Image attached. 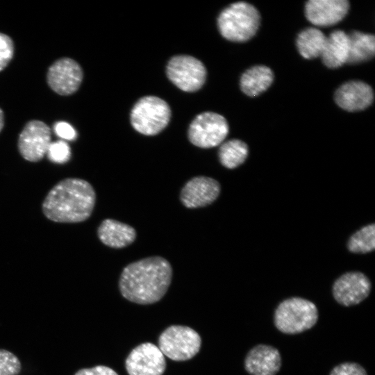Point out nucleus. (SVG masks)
<instances>
[{
    "instance_id": "27",
    "label": "nucleus",
    "mask_w": 375,
    "mask_h": 375,
    "mask_svg": "<svg viewBox=\"0 0 375 375\" xmlns=\"http://www.w3.org/2000/svg\"><path fill=\"white\" fill-rule=\"evenodd\" d=\"M329 375H367V374L360 364L347 362L333 367Z\"/></svg>"
},
{
    "instance_id": "7",
    "label": "nucleus",
    "mask_w": 375,
    "mask_h": 375,
    "mask_svg": "<svg viewBox=\"0 0 375 375\" xmlns=\"http://www.w3.org/2000/svg\"><path fill=\"white\" fill-rule=\"evenodd\" d=\"M228 133V124L221 115L205 112L198 115L190 124L188 136L196 147L208 149L220 144Z\"/></svg>"
},
{
    "instance_id": "13",
    "label": "nucleus",
    "mask_w": 375,
    "mask_h": 375,
    "mask_svg": "<svg viewBox=\"0 0 375 375\" xmlns=\"http://www.w3.org/2000/svg\"><path fill=\"white\" fill-rule=\"evenodd\" d=\"M220 191L221 186L217 180L205 176H195L182 188L180 200L188 208L206 207L217 199Z\"/></svg>"
},
{
    "instance_id": "1",
    "label": "nucleus",
    "mask_w": 375,
    "mask_h": 375,
    "mask_svg": "<svg viewBox=\"0 0 375 375\" xmlns=\"http://www.w3.org/2000/svg\"><path fill=\"white\" fill-rule=\"evenodd\" d=\"M170 262L161 256H150L124 267L119 280L123 297L131 302L147 305L159 301L172 279Z\"/></svg>"
},
{
    "instance_id": "15",
    "label": "nucleus",
    "mask_w": 375,
    "mask_h": 375,
    "mask_svg": "<svg viewBox=\"0 0 375 375\" xmlns=\"http://www.w3.org/2000/svg\"><path fill=\"white\" fill-rule=\"evenodd\" d=\"M281 367V356L273 346L258 344L247 353L244 368L251 375H276Z\"/></svg>"
},
{
    "instance_id": "24",
    "label": "nucleus",
    "mask_w": 375,
    "mask_h": 375,
    "mask_svg": "<svg viewBox=\"0 0 375 375\" xmlns=\"http://www.w3.org/2000/svg\"><path fill=\"white\" fill-rule=\"evenodd\" d=\"M21 367V362L14 353L0 349V375H17Z\"/></svg>"
},
{
    "instance_id": "23",
    "label": "nucleus",
    "mask_w": 375,
    "mask_h": 375,
    "mask_svg": "<svg viewBox=\"0 0 375 375\" xmlns=\"http://www.w3.org/2000/svg\"><path fill=\"white\" fill-rule=\"evenodd\" d=\"M347 247L355 253H367L375 249V226L369 224L361 228L349 238Z\"/></svg>"
},
{
    "instance_id": "16",
    "label": "nucleus",
    "mask_w": 375,
    "mask_h": 375,
    "mask_svg": "<svg viewBox=\"0 0 375 375\" xmlns=\"http://www.w3.org/2000/svg\"><path fill=\"white\" fill-rule=\"evenodd\" d=\"M374 99L372 88L362 81H351L342 85L335 92V103L342 109L355 112L369 107Z\"/></svg>"
},
{
    "instance_id": "11",
    "label": "nucleus",
    "mask_w": 375,
    "mask_h": 375,
    "mask_svg": "<svg viewBox=\"0 0 375 375\" xmlns=\"http://www.w3.org/2000/svg\"><path fill=\"white\" fill-rule=\"evenodd\" d=\"M128 375H162L166 361L158 347L145 342L135 347L125 360Z\"/></svg>"
},
{
    "instance_id": "9",
    "label": "nucleus",
    "mask_w": 375,
    "mask_h": 375,
    "mask_svg": "<svg viewBox=\"0 0 375 375\" xmlns=\"http://www.w3.org/2000/svg\"><path fill=\"white\" fill-rule=\"evenodd\" d=\"M50 128L40 120L29 121L21 131L18 149L22 156L31 162L40 160L51 142Z\"/></svg>"
},
{
    "instance_id": "12",
    "label": "nucleus",
    "mask_w": 375,
    "mask_h": 375,
    "mask_svg": "<svg viewBox=\"0 0 375 375\" xmlns=\"http://www.w3.org/2000/svg\"><path fill=\"white\" fill-rule=\"evenodd\" d=\"M372 284L360 272H350L340 276L333 285V296L342 306H351L364 301L369 294Z\"/></svg>"
},
{
    "instance_id": "29",
    "label": "nucleus",
    "mask_w": 375,
    "mask_h": 375,
    "mask_svg": "<svg viewBox=\"0 0 375 375\" xmlns=\"http://www.w3.org/2000/svg\"><path fill=\"white\" fill-rule=\"evenodd\" d=\"M74 375H118V374L109 367L97 365L91 368L81 369Z\"/></svg>"
},
{
    "instance_id": "19",
    "label": "nucleus",
    "mask_w": 375,
    "mask_h": 375,
    "mask_svg": "<svg viewBox=\"0 0 375 375\" xmlns=\"http://www.w3.org/2000/svg\"><path fill=\"white\" fill-rule=\"evenodd\" d=\"M274 74L270 68L264 65H257L247 69L240 78L242 91L249 97H256L272 85Z\"/></svg>"
},
{
    "instance_id": "21",
    "label": "nucleus",
    "mask_w": 375,
    "mask_h": 375,
    "mask_svg": "<svg viewBox=\"0 0 375 375\" xmlns=\"http://www.w3.org/2000/svg\"><path fill=\"white\" fill-rule=\"evenodd\" d=\"M326 40V37L319 29L310 27L299 33L297 47L304 58L313 59L321 56Z\"/></svg>"
},
{
    "instance_id": "10",
    "label": "nucleus",
    "mask_w": 375,
    "mask_h": 375,
    "mask_svg": "<svg viewBox=\"0 0 375 375\" xmlns=\"http://www.w3.org/2000/svg\"><path fill=\"white\" fill-rule=\"evenodd\" d=\"M83 78L80 65L69 58L56 60L49 68L47 81L50 88L56 93L67 96L79 88Z\"/></svg>"
},
{
    "instance_id": "8",
    "label": "nucleus",
    "mask_w": 375,
    "mask_h": 375,
    "mask_svg": "<svg viewBox=\"0 0 375 375\" xmlns=\"http://www.w3.org/2000/svg\"><path fill=\"white\" fill-rule=\"evenodd\" d=\"M166 74L173 84L188 92L199 90L206 78L204 65L199 60L188 55L173 56L167 65Z\"/></svg>"
},
{
    "instance_id": "6",
    "label": "nucleus",
    "mask_w": 375,
    "mask_h": 375,
    "mask_svg": "<svg viewBox=\"0 0 375 375\" xmlns=\"http://www.w3.org/2000/svg\"><path fill=\"white\" fill-rule=\"evenodd\" d=\"M158 342L163 355L174 361H185L199 353L201 338L190 327L172 325L160 335Z\"/></svg>"
},
{
    "instance_id": "14",
    "label": "nucleus",
    "mask_w": 375,
    "mask_h": 375,
    "mask_svg": "<svg viewBox=\"0 0 375 375\" xmlns=\"http://www.w3.org/2000/svg\"><path fill=\"white\" fill-rule=\"evenodd\" d=\"M347 0H310L305 6L307 19L317 26H329L340 22L347 14Z\"/></svg>"
},
{
    "instance_id": "17",
    "label": "nucleus",
    "mask_w": 375,
    "mask_h": 375,
    "mask_svg": "<svg viewBox=\"0 0 375 375\" xmlns=\"http://www.w3.org/2000/svg\"><path fill=\"white\" fill-rule=\"evenodd\" d=\"M97 235L103 244L114 249L130 245L137 236L133 226L113 219L102 221L98 228Z\"/></svg>"
},
{
    "instance_id": "22",
    "label": "nucleus",
    "mask_w": 375,
    "mask_h": 375,
    "mask_svg": "<svg viewBox=\"0 0 375 375\" xmlns=\"http://www.w3.org/2000/svg\"><path fill=\"white\" fill-rule=\"evenodd\" d=\"M248 153V146L245 142L240 140L233 139L221 144L218 156L219 162L224 167L234 169L245 161Z\"/></svg>"
},
{
    "instance_id": "20",
    "label": "nucleus",
    "mask_w": 375,
    "mask_h": 375,
    "mask_svg": "<svg viewBox=\"0 0 375 375\" xmlns=\"http://www.w3.org/2000/svg\"><path fill=\"white\" fill-rule=\"evenodd\" d=\"M349 51L347 63L358 64L372 59L375 53V38L374 35L360 31L348 34Z\"/></svg>"
},
{
    "instance_id": "30",
    "label": "nucleus",
    "mask_w": 375,
    "mask_h": 375,
    "mask_svg": "<svg viewBox=\"0 0 375 375\" xmlns=\"http://www.w3.org/2000/svg\"><path fill=\"white\" fill-rule=\"evenodd\" d=\"M4 124V115L3 110L0 108V132L1 131Z\"/></svg>"
},
{
    "instance_id": "18",
    "label": "nucleus",
    "mask_w": 375,
    "mask_h": 375,
    "mask_svg": "<svg viewBox=\"0 0 375 375\" xmlns=\"http://www.w3.org/2000/svg\"><path fill=\"white\" fill-rule=\"evenodd\" d=\"M349 51L348 34L341 30H335L326 37L325 45L321 54L323 63L328 68L335 69L347 62Z\"/></svg>"
},
{
    "instance_id": "3",
    "label": "nucleus",
    "mask_w": 375,
    "mask_h": 375,
    "mask_svg": "<svg viewBox=\"0 0 375 375\" xmlns=\"http://www.w3.org/2000/svg\"><path fill=\"white\" fill-rule=\"evenodd\" d=\"M260 15L251 4L239 1L224 9L217 18L221 35L226 40L243 42L253 38L258 30Z\"/></svg>"
},
{
    "instance_id": "28",
    "label": "nucleus",
    "mask_w": 375,
    "mask_h": 375,
    "mask_svg": "<svg viewBox=\"0 0 375 375\" xmlns=\"http://www.w3.org/2000/svg\"><path fill=\"white\" fill-rule=\"evenodd\" d=\"M55 133L60 138L67 140H74L77 133L74 127L66 122H58L53 125Z\"/></svg>"
},
{
    "instance_id": "26",
    "label": "nucleus",
    "mask_w": 375,
    "mask_h": 375,
    "mask_svg": "<svg viewBox=\"0 0 375 375\" xmlns=\"http://www.w3.org/2000/svg\"><path fill=\"white\" fill-rule=\"evenodd\" d=\"M14 55V43L12 38L0 33V72L4 69Z\"/></svg>"
},
{
    "instance_id": "2",
    "label": "nucleus",
    "mask_w": 375,
    "mask_h": 375,
    "mask_svg": "<svg viewBox=\"0 0 375 375\" xmlns=\"http://www.w3.org/2000/svg\"><path fill=\"white\" fill-rule=\"evenodd\" d=\"M96 193L88 181L67 178L58 183L47 194L42 211L49 219L61 223L81 222L92 213Z\"/></svg>"
},
{
    "instance_id": "4",
    "label": "nucleus",
    "mask_w": 375,
    "mask_h": 375,
    "mask_svg": "<svg viewBox=\"0 0 375 375\" xmlns=\"http://www.w3.org/2000/svg\"><path fill=\"white\" fill-rule=\"evenodd\" d=\"M318 318V309L313 302L294 297L278 304L274 312V322L279 331L292 335L310 329Z\"/></svg>"
},
{
    "instance_id": "5",
    "label": "nucleus",
    "mask_w": 375,
    "mask_h": 375,
    "mask_svg": "<svg viewBox=\"0 0 375 375\" xmlns=\"http://www.w3.org/2000/svg\"><path fill=\"white\" fill-rule=\"evenodd\" d=\"M171 110L168 103L156 96L140 98L131 112V123L135 131L145 135H155L169 124Z\"/></svg>"
},
{
    "instance_id": "25",
    "label": "nucleus",
    "mask_w": 375,
    "mask_h": 375,
    "mask_svg": "<svg viewBox=\"0 0 375 375\" xmlns=\"http://www.w3.org/2000/svg\"><path fill=\"white\" fill-rule=\"evenodd\" d=\"M47 155L48 158L56 163H65L71 156V150L69 144L63 140L51 142Z\"/></svg>"
}]
</instances>
